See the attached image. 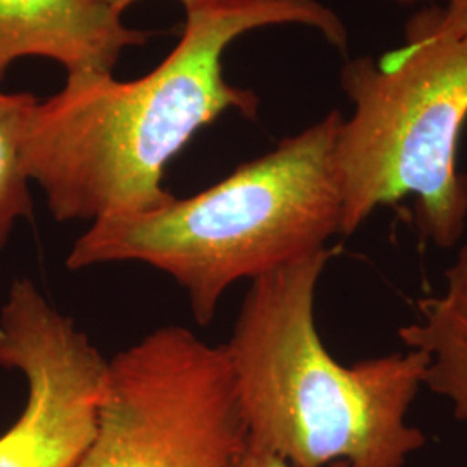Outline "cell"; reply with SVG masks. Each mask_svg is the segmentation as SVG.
I'll use <instances>...</instances> for the list:
<instances>
[{
  "label": "cell",
  "instance_id": "obj_1",
  "mask_svg": "<svg viewBox=\"0 0 467 467\" xmlns=\"http://www.w3.org/2000/svg\"><path fill=\"white\" fill-rule=\"evenodd\" d=\"M185 13L179 44L146 77H67L61 92L35 104L23 163L56 220L96 222L165 204V168L201 129L229 109L256 118L258 96L223 77V52L241 35L305 25L348 47L345 23L318 0H210Z\"/></svg>",
  "mask_w": 467,
  "mask_h": 467
},
{
  "label": "cell",
  "instance_id": "obj_2",
  "mask_svg": "<svg viewBox=\"0 0 467 467\" xmlns=\"http://www.w3.org/2000/svg\"><path fill=\"white\" fill-rule=\"evenodd\" d=\"M329 258L326 248L251 281L225 345L250 443L293 467H403L426 443L407 414L428 357L334 360L316 324Z\"/></svg>",
  "mask_w": 467,
  "mask_h": 467
},
{
  "label": "cell",
  "instance_id": "obj_3",
  "mask_svg": "<svg viewBox=\"0 0 467 467\" xmlns=\"http://www.w3.org/2000/svg\"><path fill=\"white\" fill-rule=\"evenodd\" d=\"M341 119L331 111L200 194L92 222L67 268L148 264L184 287L194 317L208 326L229 285L326 250L327 239L341 234L334 165Z\"/></svg>",
  "mask_w": 467,
  "mask_h": 467
},
{
  "label": "cell",
  "instance_id": "obj_4",
  "mask_svg": "<svg viewBox=\"0 0 467 467\" xmlns=\"http://www.w3.org/2000/svg\"><path fill=\"white\" fill-rule=\"evenodd\" d=\"M339 82L353 104L334 146L341 234L355 233L379 206L414 196L419 229L451 248L467 223V179L459 170L467 36L403 38L378 61H347Z\"/></svg>",
  "mask_w": 467,
  "mask_h": 467
},
{
  "label": "cell",
  "instance_id": "obj_5",
  "mask_svg": "<svg viewBox=\"0 0 467 467\" xmlns=\"http://www.w3.org/2000/svg\"><path fill=\"white\" fill-rule=\"evenodd\" d=\"M248 447L227 347L170 326L108 362L96 433L75 467H241Z\"/></svg>",
  "mask_w": 467,
  "mask_h": 467
},
{
  "label": "cell",
  "instance_id": "obj_6",
  "mask_svg": "<svg viewBox=\"0 0 467 467\" xmlns=\"http://www.w3.org/2000/svg\"><path fill=\"white\" fill-rule=\"evenodd\" d=\"M0 366L28 381V401L0 436V467H75L90 445L108 360L32 281H16L0 312Z\"/></svg>",
  "mask_w": 467,
  "mask_h": 467
},
{
  "label": "cell",
  "instance_id": "obj_7",
  "mask_svg": "<svg viewBox=\"0 0 467 467\" xmlns=\"http://www.w3.org/2000/svg\"><path fill=\"white\" fill-rule=\"evenodd\" d=\"M150 35L100 0H0V80L23 57L54 59L67 77L111 75L123 50Z\"/></svg>",
  "mask_w": 467,
  "mask_h": 467
},
{
  "label": "cell",
  "instance_id": "obj_8",
  "mask_svg": "<svg viewBox=\"0 0 467 467\" xmlns=\"http://www.w3.org/2000/svg\"><path fill=\"white\" fill-rule=\"evenodd\" d=\"M418 310V320L399 331L401 343L428 357L424 386L467 424V246L445 272L443 291L419 301Z\"/></svg>",
  "mask_w": 467,
  "mask_h": 467
},
{
  "label": "cell",
  "instance_id": "obj_9",
  "mask_svg": "<svg viewBox=\"0 0 467 467\" xmlns=\"http://www.w3.org/2000/svg\"><path fill=\"white\" fill-rule=\"evenodd\" d=\"M38 99L34 94L0 90V250L19 218L32 215L28 175L23 163L26 121Z\"/></svg>",
  "mask_w": 467,
  "mask_h": 467
},
{
  "label": "cell",
  "instance_id": "obj_10",
  "mask_svg": "<svg viewBox=\"0 0 467 467\" xmlns=\"http://www.w3.org/2000/svg\"><path fill=\"white\" fill-rule=\"evenodd\" d=\"M467 36V0H445L419 11L405 25V38Z\"/></svg>",
  "mask_w": 467,
  "mask_h": 467
},
{
  "label": "cell",
  "instance_id": "obj_11",
  "mask_svg": "<svg viewBox=\"0 0 467 467\" xmlns=\"http://www.w3.org/2000/svg\"><path fill=\"white\" fill-rule=\"evenodd\" d=\"M241 467H293L289 466L285 461L279 459L277 455L270 453V451H262L254 445L248 447V451L244 455V461ZM331 467H347L345 464H334Z\"/></svg>",
  "mask_w": 467,
  "mask_h": 467
},
{
  "label": "cell",
  "instance_id": "obj_12",
  "mask_svg": "<svg viewBox=\"0 0 467 467\" xmlns=\"http://www.w3.org/2000/svg\"><path fill=\"white\" fill-rule=\"evenodd\" d=\"M102 4H106L108 7H111L113 11H117V13H123L129 5H132L135 2H139V0H100ZM182 4L185 5H192V4H201V2H210V0H181Z\"/></svg>",
  "mask_w": 467,
  "mask_h": 467
},
{
  "label": "cell",
  "instance_id": "obj_13",
  "mask_svg": "<svg viewBox=\"0 0 467 467\" xmlns=\"http://www.w3.org/2000/svg\"><path fill=\"white\" fill-rule=\"evenodd\" d=\"M393 2L401 4V5H416V4H420V2H430V4H441V2H445V0H393Z\"/></svg>",
  "mask_w": 467,
  "mask_h": 467
}]
</instances>
